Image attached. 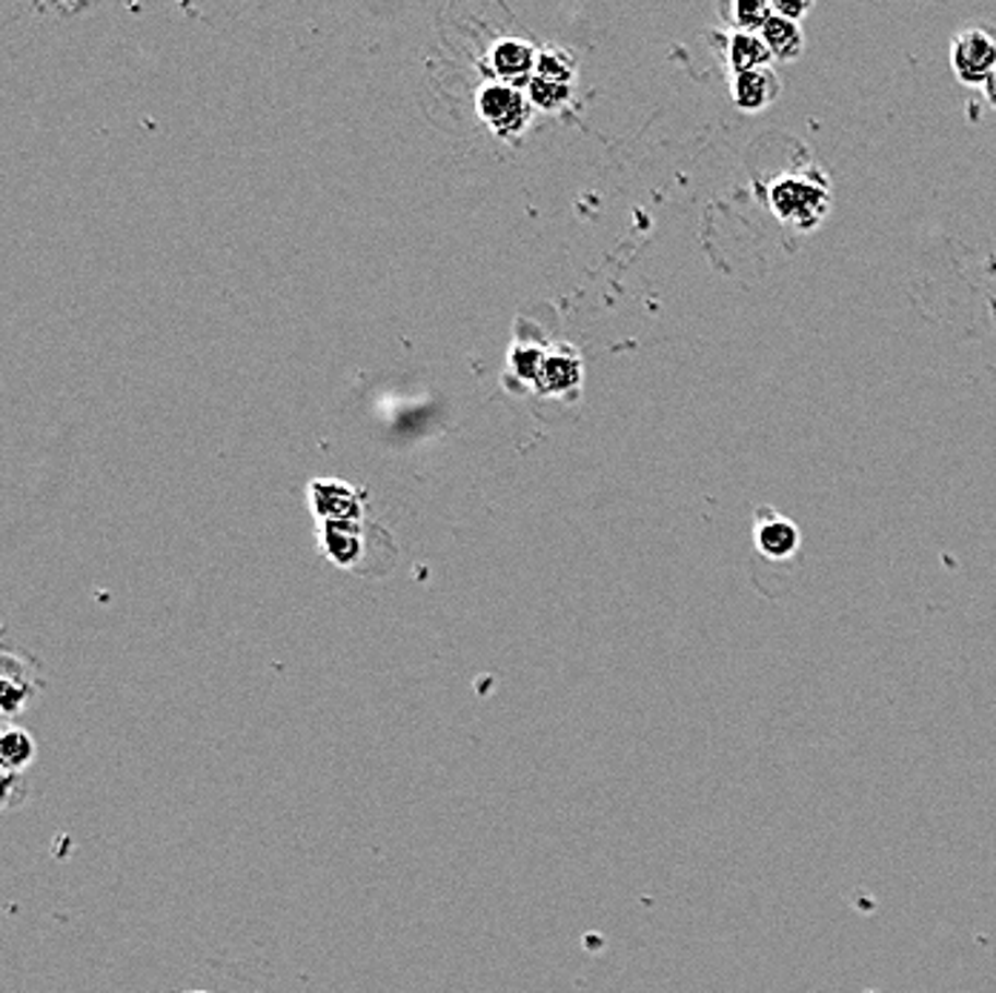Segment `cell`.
<instances>
[{"label": "cell", "instance_id": "obj_9", "mask_svg": "<svg viewBox=\"0 0 996 993\" xmlns=\"http://www.w3.org/2000/svg\"><path fill=\"white\" fill-rule=\"evenodd\" d=\"M731 32H750V35H762L764 23L773 17V3L770 0H731L719 7Z\"/></svg>", "mask_w": 996, "mask_h": 993}, {"label": "cell", "instance_id": "obj_15", "mask_svg": "<svg viewBox=\"0 0 996 993\" xmlns=\"http://www.w3.org/2000/svg\"><path fill=\"white\" fill-rule=\"evenodd\" d=\"M187 993H206V991H187Z\"/></svg>", "mask_w": 996, "mask_h": 993}, {"label": "cell", "instance_id": "obj_6", "mask_svg": "<svg viewBox=\"0 0 996 993\" xmlns=\"http://www.w3.org/2000/svg\"><path fill=\"white\" fill-rule=\"evenodd\" d=\"M725 58L731 75H739V72H750V69H762L773 63V55H770L762 35H750V32H731V35H727Z\"/></svg>", "mask_w": 996, "mask_h": 993}, {"label": "cell", "instance_id": "obj_4", "mask_svg": "<svg viewBox=\"0 0 996 993\" xmlns=\"http://www.w3.org/2000/svg\"><path fill=\"white\" fill-rule=\"evenodd\" d=\"M3 676H0V705H3V716L15 719L17 713H23V708L29 705L40 690V676L35 673V667L23 664L17 655L3 653Z\"/></svg>", "mask_w": 996, "mask_h": 993}, {"label": "cell", "instance_id": "obj_8", "mask_svg": "<svg viewBox=\"0 0 996 993\" xmlns=\"http://www.w3.org/2000/svg\"><path fill=\"white\" fill-rule=\"evenodd\" d=\"M762 40L768 44L773 61H796L805 52V32H802L799 23L787 21L776 12L764 23Z\"/></svg>", "mask_w": 996, "mask_h": 993}, {"label": "cell", "instance_id": "obj_2", "mask_svg": "<svg viewBox=\"0 0 996 993\" xmlns=\"http://www.w3.org/2000/svg\"><path fill=\"white\" fill-rule=\"evenodd\" d=\"M951 69L959 83L985 86L996 72V29L988 23H971L951 38Z\"/></svg>", "mask_w": 996, "mask_h": 993}, {"label": "cell", "instance_id": "obj_13", "mask_svg": "<svg viewBox=\"0 0 996 993\" xmlns=\"http://www.w3.org/2000/svg\"><path fill=\"white\" fill-rule=\"evenodd\" d=\"M810 9H814V3H810V0H805V3H791V0H776V3H773V12H776V15L787 17V21H796V23H802V17L808 15Z\"/></svg>", "mask_w": 996, "mask_h": 993}, {"label": "cell", "instance_id": "obj_7", "mask_svg": "<svg viewBox=\"0 0 996 993\" xmlns=\"http://www.w3.org/2000/svg\"><path fill=\"white\" fill-rule=\"evenodd\" d=\"M35 756H38V745H35L29 730L7 724L0 733V768H3V773L26 776Z\"/></svg>", "mask_w": 996, "mask_h": 993}, {"label": "cell", "instance_id": "obj_12", "mask_svg": "<svg viewBox=\"0 0 996 993\" xmlns=\"http://www.w3.org/2000/svg\"><path fill=\"white\" fill-rule=\"evenodd\" d=\"M23 799H26V776L17 773H3V807H15L23 805Z\"/></svg>", "mask_w": 996, "mask_h": 993}, {"label": "cell", "instance_id": "obj_1", "mask_svg": "<svg viewBox=\"0 0 996 993\" xmlns=\"http://www.w3.org/2000/svg\"><path fill=\"white\" fill-rule=\"evenodd\" d=\"M830 184L819 173H791L782 175L770 187V210L779 221L814 229L828 215Z\"/></svg>", "mask_w": 996, "mask_h": 993}, {"label": "cell", "instance_id": "obj_3", "mask_svg": "<svg viewBox=\"0 0 996 993\" xmlns=\"http://www.w3.org/2000/svg\"><path fill=\"white\" fill-rule=\"evenodd\" d=\"M754 544L770 561H787L799 553L802 535L796 521L776 512L773 507H762L754 516Z\"/></svg>", "mask_w": 996, "mask_h": 993}, {"label": "cell", "instance_id": "obj_5", "mask_svg": "<svg viewBox=\"0 0 996 993\" xmlns=\"http://www.w3.org/2000/svg\"><path fill=\"white\" fill-rule=\"evenodd\" d=\"M779 92H782V81L773 67L731 75V98L742 113H762L779 98Z\"/></svg>", "mask_w": 996, "mask_h": 993}, {"label": "cell", "instance_id": "obj_11", "mask_svg": "<svg viewBox=\"0 0 996 993\" xmlns=\"http://www.w3.org/2000/svg\"><path fill=\"white\" fill-rule=\"evenodd\" d=\"M484 113L490 115L493 121H498L501 118L498 113H505V118L519 113V101L510 95V90H487V95H484Z\"/></svg>", "mask_w": 996, "mask_h": 993}, {"label": "cell", "instance_id": "obj_14", "mask_svg": "<svg viewBox=\"0 0 996 993\" xmlns=\"http://www.w3.org/2000/svg\"><path fill=\"white\" fill-rule=\"evenodd\" d=\"M982 92H985V101H988V104L996 109V72L988 78V83L982 86Z\"/></svg>", "mask_w": 996, "mask_h": 993}, {"label": "cell", "instance_id": "obj_10", "mask_svg": "<svg viewBox=\"0 0 996 993\" xmlns=\"http://www.w3.org/2000/svg\"><path fill=\"white\" fill-rule=\"evenodd\" d=\"M496 67L498 72H510V75H515V72H521L524 67H530V49L524 44H515V40L501 44L496 49Z\"/></svg>", "mask_w": 996, "mask_h": 993}]
</instances>
